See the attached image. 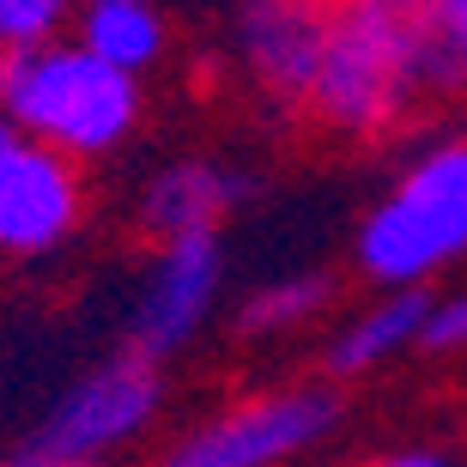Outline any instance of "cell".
Segmentation results:
<instances>
[{
    "instance_id": "6da1fadb",
    "label": "cell",
    "mask_w": 467,
    "mask_h": 467,
    "mask_svg": "<svg viewBox=\"0 0 467 467\" xmlns=\"http://www.w3.org/2000/svg\"><path fill=\"white\" fill-rule=\"evenodd\" d=\"M0 109L13 116L18 134L61 146L67 158H98L109 146L134 134L140 121V86L134 73H121L116 61L61 43H36V49L13 55Z\"/></svg>"
},
{
    "instance_id": "7a4b0ae2",
    "label": "cell",
    "mask_w": 467,
    "mask_h": 467,
    "mask_svg": "<svg viewBox=\"0 0 467 467\" xmlns=\"http://www.w3.org/2000/svg\"><path fill=\"white\" fill-rule=\"evenodd\" d=\"M358 274L389 285H431L467 255V140H450L413 164L358 225Z\"/></svg>"
},
{
    "instance_id": "3957f363",
    "label": "cell",
    "mask_w": 467,
    "mask_h": 467,
    "mask_svg": "<svg viewBox=\"0 0 467 467\" xmlns=\"http://www.w3.org/2000/svg\"><path fill=\"white\" fill-rule=\"evenodd\" d=\"M158 407H164V370H158V358L121 347L61 389V400L43 413L31 443H43L49 455H61L73 467H104L134 437L152 431Z\"/></svg>"
},
{
    "instance_id": "277c9868",
    "label": "cell",
    "mask_w": 467,
    "mask_h": 467,
    "mask_svg": "<svg viewBox=\"0 0 467 467\" xmlns=\"http://www.w3.org/2000/svg\"><path fill=\"white\" fill-rule=\"evenodd\" d=\"M334 425H340L334 389H316V382L267 389V395H249L225 413L201 419L152 467H285L297 455H310Z\"/></svg>"
},
{
    "instance_id": "5b68a950",
    "label": "cell",
    "mask_w": 467,
    "mask_h": 467,
    "mask_svg": "<svg viewBox=\"0 0 467 467\" xmlns=\"http://www.w3.org/2000/svg\"><path fill=\"white\" fill-rule=\"evenodd\" d=\"M419 98H425V86L413 79L407 55L370 18L352 13V0H347L340 31H334L328 55H322V73H316L310 98H304V116L340 140H382L407 121V109Z\"/></svg>"
},
{
    "instance_id": "8992f818",
    "label": "cell",
    "mask_w": 467,
    "mask_h": 467,
    "mask_svg": "<svg viewBox=\"0 0 467 467\" xmlns=\"http://www.w3.org/2000/svg\"><path fill=\"white\" fill-rule=\"evenodd\" d=\"M219 297H225L219 231L158 243V261H152V274H146V285H140L134 316H128V347L164 364L171 352L201 340V328L219 316Z\"/></svg>"
},
{
    "instance_id": "52a82bcc",
    "label": "cell",
    "mask_w": 467,
    "mask_h": 467,
    "mask_svg": "<svg viewBox=\"0 0 467 467\" xmlns=\"http://www.w3.org/2000/svg\"><path fill=\"white\" fill-rule=\"evenodd\" d=\"M86 219V176L61 146L18 134L0 152V255H49Z\"/></svg>"
},
{
    "instance_id": "ba28073f",
    "label": "cell",
    "mask_w": 467,
    "mask_h": 467,
    "mask_svg": "<svg viewBox=\"0 0 467 467\" xmlns=\"http://www.w3.org/2000/svg\"><path fill=\"white\" fill-rule=\"evenodd\" d=\"M340 13L347 0H249L243 6V67L267 104L304 116V98L340 31Z\"/></svg>"
},
{
    "instance_id": "9c48e42d",
    "label": "cell",
    "mask_w": 467,
    "mask_h": 467,
    "mask_svg": "<svg viewBox=\"0 0 467 467\" xmlns=\"http://www.w3.org/2000/svg\"><path fill=\"white\" fill-rule=\"evenodd\" d=\"M425 316H431V285H389L377 304H364L347 328L328 340L322 370L334 382H352V377H370L382 364L407 358V352H419Z\"/></svg>"
},
{
    "instance_id": "30bf717a",
    "label": "cell",
    "mask_w": 467,
    "mask_h": 467,
    "mask_svg": "<svg viewBox=\"0 0 467 467\" xmlns=\"http://www.w3.org/2000/svg\"><path fill=\"white\" fill-rule=\"evenodd\" d=\"M243 182L207 158H189V164H171L146 182V201H140V225L152 243H171V237H207L219 231L231 207H237Z\"/></svg>"
},
{
    "instance_id": "8fae6325",
    "label": "cell",
    "mask_w": 467,
    "mask_h": 467,
    "mask_svg": "<svg viewBox=\"0 0 467 467\" xmlns=\"http://www.w3.org/2000/svg\"><path fill=\"white\" fill-rule=\"evenodd\" d=\"M352 13L370 18L400 55L425 91H462L467 86V67L455 55V36H450V13L443 0H352Z\"/></svg>"
},
{
    "instance_id": "7c38bea8",
    "label": "cell",
    "mask_w": 467,
    "mask_h": 467,
    "mask_svg": "<svg viewBox=\"0 0 467 467\" xmlns=\"http://www.w3.org/2000/svg\"><path fill=\"white\" fill-rule=\"evenodd\" d=\"M328 304H334L328 274H285V279H267V285H255V292L243 297L237 328L249 334V340H285V334H297L304 322H316Z\"/></svg>"
},
{
    "instance_id": "4fadbf2b",
    "label": "cell",
    "mask_w": 467,
    "mask_h": 467,
    "mask_svg": "<svg viewBox=\"0 0 467 467\" xmlns=\"http://www.w3.org/2000/svg\"><path fill=\"white\" fill-rule=\"evenodd\" d=\"M86 49L116 61L121 73L152 67L158 49H164V25L146 0H91L86 13Z\"/></svg>"
},
{
    "instance_id": "5bb4252c",
    "label": "cell",
    "mask_w": 467,
    "mask_h": 467,
    "mask_svg": "<svg viewBox=\"0 0 467 467\" xmlns=\"http://www.w3.org/2000/svg\"><path fill=\"white\" fill-rule=\"evenodd\" d=\"M67 18V0H0V49H36Z\"/></svg>"
},
{
    "instance_id": "9a60e30c",
    "label": "cell",
    "mask_w": 467,
    "mask_h": 467,
    "mask_svg": "<svg viewBox=\"0 0 467 467\" xmlns=\"http://www.w3.org/2000/svg\"><path fill=\"white\" fill-rule=\"evenodd\" d=\"M419 352H431V358H455V352H467V285L450 292V297H431V316H425Z\"/></svg>"
},
{
    "instance_id": "2e32d148",
    "label": "cell",
    "mask_w": 467,
    "mask_h": 467,
    "mask_svg": "<svg viewBox=\"0 0 467 467\" xmlns=\"http://www.w3.org/2000/svg\"><path fill=\"white\" fill-rule=\"evenodd\" d=\"M364 467H455L443 450H431V443H407V450H389L377 455V462H364Z\"/></svg>"
},
{
    "instance_id": "e0dca14e",
    "label": "cell",
    "mask_w": 467,
    "mask_h": 467,
    "mask_svg": "<svg viewBox=\"0 0 467 467\" xmlns=\"http://www.w3.org/2000/svg\"><path fill=\"white\" fill-rule=\"evenodd\" d=\"M0 467H73V462H61V455H49L43 443H31V437H25L18 450H6V455H0Z\"/></svg>"
},
{
    "instance_id": "ac0fdd59",
    "label": "cell",
    "mask_w": 467,
    "mask_h": 467,
    "mask_svg": "<svg viewBox=\"0 0 467 467\" xmlns=\"http://www.w3.org/2000/svg\"><path fill=\"white\" fill-rule=\"evenodd\" d=\"M443 13H450V36H455V55H462V67H467V0H443Z\"/></svg>"
},
{
    "instance_id": "d6986e66",
    "label": "cell",
    "mask_w": 467,
    "mask_h": 467,
    "mask_svg": "<svg viewBox=\"0 0 467 467\" xmlns=\"http://www.w3.org/2000/svg\"><path fill=\"white\" fill-rule=\"evenodd\" d=\"M18 140V128H13V116H0V152H6V146H13Z\"/></svg>"
},
{
    "instance_id": "ffe728a7",
    "label": "cell",
    "mask_w": 467,
    "mask_h": 467,
    "mask_svg": "<svg viewBox=\"0 0 467 467\" xmlns=\"http://www.w3.org/2000/svg\"><path fill=\"white\" fill-rule=\"evenodd\" d=\"M6 73H13V49H0V91H6Z\"/></svg>"
},
{
    "instance_id": "44dd1931",
    "label": "cell",
    "mask_w": 467,
    "mask_h": 467,
    "mask_svg": "<svg viewBox=\"0 0 467 467\" xmlns=\"http://www.w3.org/2000/svg\"><path fill=\"white\" fill-rule=\"evenodd\" d=\"M462 467H467V462H462Z\"/></svg>"
}]
</instances>
